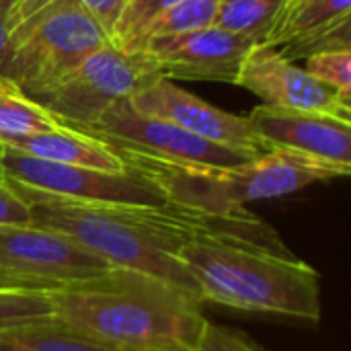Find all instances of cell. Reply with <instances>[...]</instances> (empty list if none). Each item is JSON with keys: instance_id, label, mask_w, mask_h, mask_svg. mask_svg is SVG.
<instances>
[{"instance_id": "11", "label": "cell", "mask_w": 351, "mask_h": 351, "mask_svg": "<svg viewBox=\"0 0 351 351\" xmlns=\"http://www.w3.org/2000/svg\"><path fill=\"white\" fill-rule=\"evenodd\" d=\"M237 86L263 99L265 105L329 113L350 119V99L321 80L313 78L294 60L286 58L278 45L257 41L241 66Z\"/></svg>"}, {"instance_id": "1", "label": "cell", "mask_w": 351, "mask_h": 351, "mask_svg": "<svg viewBox=\"0 0 351 351\" xmlns=\"http://www.w3.org/2000/svg\"><path fill=\"white\" fill-rule=\"evenodd\" d=\"M10 185L29 204L35 226L58 230L113 267L158 278L199 302L197 286L179 261V251L187 243L206 234H232L265 245H284L278 232L247 208L208 214L171 202L162 206L76 202L14 181Z\"/></svg>"}, {"instance_id": "2", "label": "cell", "mask_w": 351, "mask_h": 351, "mask_svg": "<svg viewBox=\"0 0 351 351\" xmlns=\"http://www.w3.org/2000/svg\"><path fill=\"white\" fill-rule=\"evenodd\" d=\"M47 292L53 319L117 350L193 351L210 323L193 296L123 267Z\"/></svg>"}, {"instance_id": "10", "label": "cell", "mask_w": 351, "mask_h": 351, "mask_svg": "<svg viewBox=\"0 0 351 351\" xmlns=\"http://www.w3.org/2000/svg\"><path fill=\"white\" fill-rule=\"evenodd\" d=\"M253 37L230 33L218 25L189 33L150 39L140 51L158 76L171 80H206L237 84Z\"/></svg>"}, {"instance_id": "19", "label": "cell", "mask_w": 351, "mask_h": 351, "mask_svg": "<svg viewBox=\"0 0 351 351\" xmlns=\"http://www.w3.org/2000/svg\"><path fill=\"white\" fill-rule=\"evenodd\" d=\"M282 0H222L216 25L245 37L263 41L271 29Z\"/></svg>"}, {"instance_id": "22", "label": "cell", "mask_w": 351, "mask_h": 351, "mask_svg": "<svg viewBox=\"0 0 351 351\" xmlns=\"http://www.w3.org/2000/svg\"><path fill=\"white\" fill-rule=\"evenodd\" d=\"M304 70L323 84L339 90L346 99L351 97V49L313 53L306 58Z\"/></svg>"}, {"instance_id": "4", "label": "cell", "mask_w": 351, "mask_h": 351, "mask_svg": "<svg viewBox=\"0 0 351 351\" xmlns=\"http://www.w3.org/2000/svg\"><path fill=\"white\" fill-rule=\"evenodd\" d=\"M125 162L154 181L171 204L208 214H230L251 202L296 193L313 183L348 177L351 169L286 148L265 150L234 167H202L158 160L111 146Z\"/></svg>"}, {"instance_id": "8", "label": "cell", "mask_w": 351, "mask_h": 351, "mask_svg": "<svg viewBox=\"0 0 351 351\" xmlns=\"http://www.w3.org/2000/svg\"><path fill=\"white\" fill-rule=\"evenodd\" d=\"M80 132L93 134L109 146L177 165L234 167L257 156L204 140L167 119L144 115L132 107L130 99L113 103L93 125L80 128Z\"/></svg>"}, {"instance_id": "31", "label": "cell", "mask_w": 351, "mask_h": 351, "mask_svg": "<svg viewBox=\"0 0 351 351\" xmlns=\"http://www.w3.org/2000/svg\"><path fill=\"white\" fill-rule=\"evenodd\" d=\"M121 351H138V350H121Z\"/></svg>"}, {"instance_id": "5", "label": "cell", "mask_w": 351, "mask_h": 351, "mask_svg": "<svg viewBox=\"0 0 351 351\" xmlns=\"http://www.w3.org/2000/svg\"><path fill=\"white\" fill-rule=\"evenodd\" d=\"M109 43L88 10L74 2H51L14 27L4 78L37 99L84 56Z\"/></svg>"}, {"instance_id": "7", "label": "cell", "mask_w": 351, "mask_h": 351, "mask_svg": "<svg viewBox=\"0 0 351 351\" xmlns=\"http://www.w3.org/2000/svg\"><path fill=\"white\" fill-rule=\"evenodd\" d=\"M113 269L70 237L43 226H0V286L51 290Z\"/></svg>"}, {"instance_id": "21", "label": "cell", "mask_w": 351, "mask_h": 351, "mask_svg": "<svg viewBox=\"0 0 351 351\" xmlns=\"http://www.w3.org/2000/svg\"><path fill=\"white\" fill-rule=\"evenodd\" d=\"M51 317L53 304L47 290L0 286V329Z\"/></svg>"}, {"instance_id": "32", "label": "cell", "mask_w": 351, "mask_h": 351, "mask_svg": "<svg viewBox=\"0 0 351 351\" xmlns=\"http://www.w3.org/2000/svg\"><path fill=\"white\" fill-rule=\"evenodd\" d=\"M0 177H4V175H2V169H0Z\"/></svg>"}, {"instance_id": "26", "label": "cell", "mask_w": 351, "mask_h": 351, "mask_svg": "<svg viewBox=\"0 0 351 351\" xmlns=\"http://www.w3.org/2000/svg\"><path fill=\"white\" fill-rule=\"evenodd\" d=\"M33 224L29 204L19 195L8 179L0 177V226Z\"/></svg>"}, {"instance_id": "17", "label": "cell", "mask_w": 351, "mask_h": 351, "mask_svg": "<svg viewBox=\"0 0 351 351\" xmlns=\"http://www.w3.org/2000/svg\"><path fill=\"white\" fill-rule=\"evenodd\" d=\"M66 123L21 90L0 93V142L60 130Z\"/></svg>"}, {"instance_id": "20", "label": "cell", "mask_w": 351, "mask_h": 351, "mask_svg": "<svg viewBox=\"0 0 351 351\" xmlns=\"http://www.w3.org/2000/svg\"><path fill=\"white\" fill-rule=\"evenodd\" d=\"M222 0H179L162 14H158L146 31L144 45L154 37L179 35L216 25Z\"/></svg>"}, {"instance_id": "15", "label": "cell", "mask_w": 351, "mask_h": 351, "mask_svg": "<svg viewBox=\"0 0 351 351\" xmlns=\"http://www.w3.org/2000/svg\"><path fill=\"white\" fill-rule=\"evenodd\" d=\"M0 351H121L90 339L58 319H41L0 329Z\"/></svg>"}, {"instance_id": "18", "label": "cell", "mask_w": 351, "mask_h": 351, "mask_svg": "<svg viewBox=\"0 0 351 351\" xmlns=\"http://www.w3.org/2000/svg\"><path fill=\"white\" fill-rule=\"evenodd\" d=\"M177 2L179 0H125L111 31V45L125 53H140L152 21Z\"/></svg>"}, {"instance_id": "12", "label": "cell", "mask_w": 351, "mask_h": 351, "mask_svg": "<svg viewBox=\"0 0 351 351\" xmlns=\"http://www.w3.org/2000/svg\"><path fill=\"white\" fill-rule=\"evenodd\" d=\"M130 103L136 111L152 117L167 119L204 140L261 154L271 150L253 130L249 117H241L228 111H222L204 99L183 90L171 78L158 76L130 97Z\"/></svg>"}, {"instance_id": "24", "label": "cell", "mask_w": 351, "mask_h": 351, "mask_svg": "<svg viewBox=\"0 0 351 351\" xmlns=\"http://www.w3.org/2000/svg\"><path fill=\"white\" fill-rule=\"evenodd\" d=\"M350 19L341 21L339 25L325 29L321 33L308 35V37H300V39H292L286 41L282 45H278L282 49V53L290 60H300V58H308L313 53H321V51H335V49H351L350 41Z\"/></svg>"}, {"instance_id": "16", "label": "cell", "mask_w": 351, "mask_h": 351, "mask_svg": "<svg viewBox=\"0 0 351 351\" xmlns=\"http://www.w3.org/2000/svg\"><path fill=\"white\" fill-rule=\"evenodd\" d=\"M351 16V0H306L282 21L274 23L263 43L282 45L339 25Z\"/></svg>"}, {"instance_id": "28", "label": "cell", "mask_w": 351, "mask_h": 351, "mask_svg": "<svg viewBox=\"0 0 351 351\" xmlns=\"http://www.w3.org/2000/svg\"><path fill=\"white\" fill-rule=\"evenodd\" d=\"M302 2H306V0H282L280 2V10H278V16H276V21L274 23H278V21H282L284 16H288L292 10H296Z\"/></svg>"}, {"instance_id": "3", "label": "cell", "mask_w": 351, "mask_h": 351, "mask_svg": "<svg viewBox=\"0 0 351 351\" xmlns=\"http://www.w3.org/2000/svg\"><path fill=\"white\" fill-rule=\"evenodd\" d=\"M202 302L319 323L321 276L286 245H265L232 234H206L179 251Z\"/></svg>"}, {"instance_id": "30", "label": "cell", "mask_w": 351, "mask_h": 351, "mask_svg": "<svg viewBox=\"0 0 351 351\" xmlns=\"http://www.w3.org/2000/svg\"><path fill=\"white\" fill-rule=\"evenodd\" d=\"M2 150H4V144L0 142V156H2Z\"/></svg>"}, {"instance_id": "23", "label": "cell", "mask_w": 351, "mask_h": 351, "mask_svg": "<svg viewBox=\"0 0 351 351\" xmlns=\"http://www.w3.org/2000/svg\"><path fill=\"white\" fill-rule=\"evenodd\" d=\"M51 2H74V4L82 6L99 21V25L107 31L109 39H111L113 25L125 4V0H12V31L27 16H31L33 12H37L39 8H43Z\"/></svg>"}, {"instance_id": "9", "label": "cell", "mask_w": 351, "mask_h": 351, "mask_svg": "<svg viewBox=\"0 0 351 351\" xmlns=\"http://www.w3.org/2000/svg\"><path fill=\"white\" fill-rule=\"evenodd\" d=\"M0 169L4 179L76 202L142 206L169 204L158 185L134 169H128L123 173H109L88 167L60 165L35 158L8 146H4L2 150Z\"/></svg>"}, {"instance_id": "13", "label": "cell", "mask_w": 351, "mask_h": 351, "mask_svg": "<svg viewBox=\"0 0 351 351\" xmlns=\"http://www.w3.org/2000/svg\"><path fill=\"white\" fill-rule=\"evenodd\" d=\"M247 117L267 148H286L351 169L350 119L265 103Z\"/></svg>"}, {"instance_id": "14", "label": "cell", "mask_w": 351, "mask_h": 351, "mask_svg": "<svg viewBox=\"0 0 351 351\" xmlns=\"http://www.w3.org/2000/svg\"><path fill=\"white\" fill-rule=\"evenodd\" d=\"M4 146L21 150L41 160H49V162L88 167V169H99V171H109V173L128 171L123 158L107 142L70 125L33 134L27 138H16L10 142H4Z\"/></svg>"}, {"instance_id": "27", "label": "cell", "mask_w": 351, "mask_h": 351, "mask_svg": "<svg viewBox=\"0 0 351 351\" xmlns=\"http://www.w3.org/2000/svg\"><path fill=\"white\" fill-rule=\"evenodd\" d=\"M10 35H12V0H0V76L2 78L10 53Z\"/></svg>"}, {"instance_id": "6", "label": "cell", "mask_w": 351, "mask_h": 351, "mask_svg": "<svg viewBox=\"0 0 351 351\" xmlns=\"http://www.w3.org/2000/svg\"><path fill=\"white\" fill-rule=\"evenodd\" d=\"M154 78L158 74L142 53H125L109 43L84 56L33 101L66 125L80 130L93 125L113 103L130 99Z\"/></svg>"}, {"instance_id": "29", "label": "cell", "mask_w": 351, "mask_h": 351, "mask_svg": "<svg viewBox=\"0 0 351 351\" xmlns=\"http://www.w3.org/2000/svg\"><path fill=\"white\" fill-rule=\"evenodd\" d=\"M4 90H19L12 82H8L6 78H2L0 76V93H4Z\"/></svg>"}, {"instance_id": "25", "label": "cell", "mask_w": 351, "mask_h": 351, "mask_svg": "<svg viewBox=\"0 0 351 351\" xmlns=\"http://www.w3.org/2000/svg\"><path fill=\"white\" fill-rule=\"evenodd\" d=\"M193 351H267L263 350L253 337H249L245 331L234 327H222L208 323L206 331Z\"/></svg>"}]
</instances>
